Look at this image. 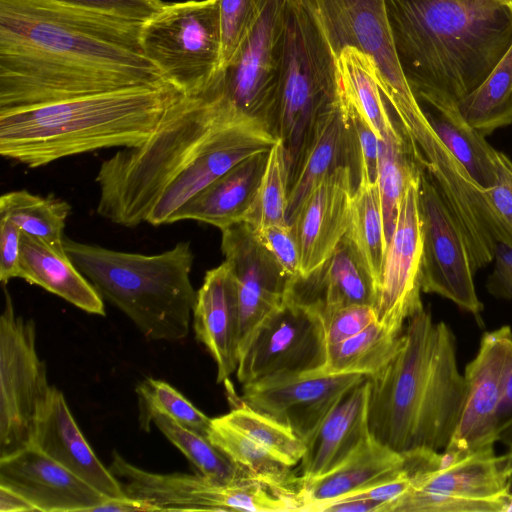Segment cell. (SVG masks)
Masks as SVG:
<instances>
[{"mask_svg": "<svg viewBox=\"0 0 512 512\" xmlns=\"http://www.w3.org/2000/svg\"><path fill=\"white\" fill-rule=\"evenodd\" d=\"M109 470L127 497L149 511H295L293 500L276 494L257 480L222 484L200 473L161 474L141 469L116 451Z\"/></svg>", "mask_w": 512, "mask_h": 512, "instance_id": "obj_11", "label": "cell"}, {"mask_svg": "<svg viewBox=\"0 0 512 512\" xmlns=\"http://www.w3.org/2000/svg\"><path fill=\"white\" fill-rule=\"evenodd\" d=\"M412 473L403 453L372 435L339 467L315 479L302 481L296 495L297 511L335 500Z\"/></svg>", "mask_w": 512, "mask_h": 512, "instance_id": "obj_27", "label": "cell"}, {"mask_svg": "<svg viewBox=\"0 0 512 512\" xmlns=\"http://www.w3.org/2000/svg\"><path fill=\"white\" fill-rule=\"evenodd\" d=\"M184 94L170 83L76 95L0 112V154L37 168L107 148L138 146Z\"/></svg>", "mask_w": 512, "mask_h": 512, "instance_id": "obj_4", "label": "cell"}, {"mask_svg": "<svg viewBox=\"0 0 512 512\" xmlns=\"http://www.w3.org/2000/svg\"><path fill=\"white\" fill-rule=\"evenodd\" d=\"M343 109L354 134L358 182H377L381 140L358 113L352 109Z\"/></svg>", "mask_w": 512, "mask_h": 512, "instance_id": "obj_43", "label": "cell"}, {"mask_svg": "<svg viewBox=\"0 0 512 512\" xmlns=\"http://www.w3.org/2000/svg\"><path fill=\"white\" fill-rule=\"evenodd\" d=\"M422 167L408 142L381 141L377 184L387 244L394 231L400 203L411 177Z\"/></svg>", "mask_w": 512, "mask_h": 512, "instance_id": "obj_39", "label": "cell"}, {"mask_svg": "<svg viewBox=\"0 0 512 512\" xmlns=\"http://www.w3.org/2000/svg\"><path fill=\"white\" fill-rule=\"evenodd\" d=\"M265 0H219L221 68L233 57L262 10Z\"/></svg>", "mask_w": 512, "mask_h": 512, "instance_id": "obj_42", "label": "cell"}, {"mask_svg": "<svg viewBox=\"0 0 512 512\" xmlns=\"http://www.w3.org/2000/svg\"><path fill=\"white\" fill-rule=\"evenodd\" d=\"M489 208L512 236V161L498 152L496 183L484 189Z\"/></svg>", "mask_w": 512, "mask_h": 512, "instance_id": "obj_47", "label": "cell"}, {"mask_svg": "<svg viewBox=\"0 0 512 512\" xmlns=\"http://www.w3.org/2000/svg\"><path fill=\"white\" fill-rule=\"evenodd\" d=\"M511 492L512 453L441 452L439 466L415 473L386 512H503Z\"/></svg>", "mask_w": 512, "mask_h": 512, "instance_id": "obj_9", "label": "cell"}, {"mask_svg": "<svg viewBox=\"0 0 512 512\" xmlns=\"http://www.w3.org/2000/svg\"><path fill=\"white\" fill-rule=\"evenodd\" d=\"M367 377L369 429L377 441L399 453L448 446L461 417L465 381L445 322H435L425 308L411 316L399 351Z\"/></svg>", "mask_w": 512, "mask_h": 512, "instance_id": "obj_3", "label": "cell"}, {"mask_svg": "<svg viewBox=\"0 0 512 512\" xmlns=\"http://www.w3.org/2000/svg\"><path fill=\"white\" fill-rule=\"evenodd\" d=\"M19 278L40 286L87 313L105 315L103 298L68 255L58 253L24 232L20 241Z\"/></svg>", "mask_w": 512, "mask_h": 512, "instance_id": "obj_29", "label": "cell"}, {"mask_svg": "<svg viewBox=\"0 0 512 512\" xmlns=\"http://www.w3.org/2000/svg\"><path fill=\"white\" fill-rule=\"evenodd\" d=\"M192 319L196 339L216 364L217 383L226 382L237 370L240 359L238 286L227 261L205 273L196 293Z\"/></svg>", "mask_w": 512, "mask_h": 512, "instance_id": "obj_23", "label": "cell"}, {"mask_svg": "<svg viewBox=\"0 0 512 512\" xmlns=\"http://www.w3.org/2000/svg\"><path fill=\"white\" fill-rule=\"evenodd\" d=\"M289 165L284 144L277 139L268 153L266 168L244 223L251 228L288 224Z\"/></svg>", "mask_w": 512, "mask_h": 512, "instance_id": "obj_40", "label": "cell"}, {"mask_svg": "<svg viewBox=\"0 0 512 512\" xmlns=\"http://www.w3.org/2000/svg\"><path fill=\"white\" fill-rule=\"evenodd\" d=\"M31 445L57 461L108 498H129L121 482L93 452L63 393L52 386Z\"/></svg>", "mask_w": 512, "mask_h": 512, "instance_id": "obj_24", "label": "cell"}, {"mask_svg": "<svg viewBox=\"0 0 512 512\" xmlns=\"http://www.w3.org/2000/svg\"><path fill=\"white\" fill-rule=\"evenodd\" d=\"M251 229L256 239L271 253L289 278L300 274L299 251L291 225Z\"/></svg>", "mask_w": 512, "mask_h": 512, "instance_id": "obj_44", "label": "cell"}, {"mask_svg": "<svg viewBox=\"0 0 512 512\" xmlns=\"http://www.w3.org/2000/svg\"><path fill=\"white\" fill-rule=\"evenodd\" d=\"M132 511H149L141 502L131 498H108L92 512H132Z\"/></svg>", "mask_w": 512, "mask_h": 512, "instance_id": "obj_53", "label": "cell"}, {"mask_svg": "<svg viewBox=\"0 0 512 512\" xmlns=\"http://www.w3.org/2000/svg\"><path fill=\"white\" fill-rule=\"evenodd\" d=\"M4 286L0 316V458L31 445L38 419L49 399L45 363L36 350L32 319L16 314Z\"/></svg>", "mask_w": 512, "mask_h": 512, "instance_id": "obj_10", "label": "cell"}, {"mask_svg": "<svg viewBox=\"0 0 512 512\" xmlns=\"http://www.w3.org/2000/svg\"><path fill=\"white\" fill-rule=\"evenodd\" d=\"M349 167L358 183L354 134L342 103L317 120L289 176L287 222L311 189L340 167Z\"/></svg>", "mask_w": 512, "mask_h": 512, "instance_id": "obj_26", "label": "cell"}, {"mask_svg": "<svg viewBox=\"0 0 512 512\" xmlns=\"http://www.w3.org/2000/svg\"><path fill=\"white\" fill-rule=\"evenodd\" d=\"M62 4L145 22L164 5L162 0H51Z\"/></svg>", "mask_w": 512, "mask_h": 512, "instance_id": "obj_46", "label": "cell"}, {"mask_svg": "<svg viewBox=\"0 0 512 512\" xmlns=\"http://www.w3.org/2000/svg\"><path fill=\"white\" fill-rule=\"evenodd\" d=\"M20 228L0 215V281L6 285L20 275Z\"/></svg>", "mask_w": 512, "mask_h": 512, "instance_id": "obj_48", "label": "cell"}, {"mask_svg": "<svg viewBox=\"0 0 512 512\" xmlns=\"http://www.w3.org/2000/svg\"><path fill=\"white\" fill-rule=\"evenodd\" d=\"M490 294L499 299L512 300V274L494 288Z\"/></svg>", "mask_w": 512, "mask_h": 512, "instance_id": "obj_55", "label": "cell"}, {"mask_svg": "<svg viewBox=\"0 0 512 512\" xmlns=\"http://www.w3.org/2000/svg\"><path fill=\"white\" fill-rule=\"evenodd\" d=\"M337 67L342 106L358 113L381 141H405L381 93L372 58L356 48L346 47L337 57Z\"/></svg>", "mask_w": 512, "mask_h": 512, "instance_id": "obj_31", "label": "cell"}, {"mask_svg": "<svg viewBox=\"0 0 512 512\" xmlns=\"http://www.w3.org/2000/svg\"><path fill=\"white\" fill-rule=\"evenodd\" d=\"M70 211L71 206L62 199L43 197L25 189L10 191L0 197V215L63 255L67 254L64 228Z\"/></svg>", "mask_w": 512, "mask_h": 512, "instance_id": "obj_34", "label": "cell"}, {"mask_svg": "<svg viewBox=\"0 0 512 512\" xmlns=\"http://www.w3.org/2000/svg\"><path fill=\"white\" fill-rule=\"evenodd\" d=\"M221 251L238 286L240 356L257 328L285 303L289 276L242 222L223 231Z\"/></svg>", "mask_w": 512, "mask_h": 512, "instance_id": "obj_19", "label": "cell"}, {"mask_svg": "<svg viewBox=\"0 0 512 512\" xmlns=\"http://www.w3.org/2000/svg\"><path fill=\"white\" fill-rule=\"evenodd\" d=\"M375 321V309L369 305H350L335 311L323 322L327 346L360 333Z\"/></svg>", "mask_w": 512, "mask_h": 512, "instance_id": "obj_45", "label": "cell"}, {"mask_svg": "<svg viewBox=\"0 0 512 512\" xmlns=\"http://www.w3.org/2000/svg\"><path fill=\"white\" fill-rule=\"evenodd\" d=\"M65 251L100 296L123 312L148 340L187 337L196 293L189 241L154 255L117 251L65 237Z\"/></svg>", "mask_w": 512, "mask_h": 512, "instance_id": "obj_6", "label": "cell"}, {"mask_svg": "<svg viewBox=\"0 0 512 512\" xmlns=\"http://www.w3.org/2000/svg\"><path fill=\"white\" fill-rule=\"evenodd\" d=\"M497 442L505 446L507 452L512 453V417L498 428Z\"/></svg>", "mask_w": 512, "mask_h": 512, "instance_id": "obj_54", "label": "cell"}, {"mask_svg": "<svg viewBox=\"0 0 512 512\" xmlns=\"http://www.w3.org/2000/svg\"><path fill=\"white\" fill-rule=\"evenodd\" d=\"M336 57L353 47L374 61L381 93L396 112L416 101L400 67L385 0H301Z\"/></svg>", "mask_w": 512, "mask_h": 512, "instance_id": "obj_12", "label": "cell"}, {"mask_svg": "<svg viewBox=\"0 0 512 512\" xmlns=\"http://www.w3.org/2000/svg\"><path fill=\"white\" fill-rule=\"evenodd\" d=\"M277 138L263 122L240 116L226 123L196 160L163 192L146 222L170 224L172 217L200 191L242 160L269 151Z\"/></svg>", "mask_w": 512, "mask_h": 512, "instance_id": "obj_18", "label": "cell"}, {"mask_svg": "<svg viewBox=\"0 0 512 512\" xmlns=\"http://www.w3.org/2000/svg\"><path fill=\"white\" fill-rule=\"evenodd\" d=\"M402 342L403 332H392L375 321L360 333L329 346L326 362L315 374L372 376L390 362Z\"/></svg>", "mask_w": 512, "mask_h": 512, "instance_id": "obj_33", "label": "cell"}, {"mask_svg": "<svg viewBox=\"0 0 512 512\" xmlns=\"http://www.w3.org/2000/svg\"><path fill=\"white\" fill-rule=\"evenodd\" d=\"M151 421L184 454L198 473L205 477L222 484L256 480L249 471L232 461L206 436L178 424L165 415L154 414Z\"/></svg>", "mask_w": 512, "mask_h": 512, "instance_id": "obj_37", "label": "cell"}, {"mask_svg": "<svg viewBox=\"0 0 512 512\" xmlns=\"http://www.w3.org/2000/svg\"><path fill=\"white\" fill-rule=\"evenodd\" d=\"M269 151L254 154L210 183L171 219L194 220L221 231L245 221L263 177Z\"/></svg>", "mask_w": 512, "mask_h": 512, "instance_id": "obj_28", "label": "cell"}, {"mask_svg": "<svg viewBox=\"0 0 512 512\" xmlns=\"http://www.w3.org/2000/svg\"><path fill=\"white\" fill-rule=\"evenodd\" d=\"M377 298L376 281L346 234L319 266L290 277L285 293V303L318 316L322 322L346 306L375 307Z\"/></svg>", "mask_w": 512, "mask_h": 512, "instance_id": "obj_20", "label": "cell"}, {"mask_svg": "<svg viewBox=\"0 0 512 512\" xmlns=\"http://www.w3.org/2000/svg\"><path fill=\"white\" fill-rule=\"evenodd\" d=\"M493 260L495 262L494 269L486 282V289L489 293L512 274V244L497 242Z\"/></svg>", "mask_w": 512, "mask_h": 512, "instance_id": "obj_50", "label": "cell"}, {"mask_svg": "<svg viewBox=\"0 0 512 512\" xmlns=\"http://www.w3.org/2000/svg\"><path fill=\"white\" fill-rule=\"evenodd\" d=\"M327 350L322 320L284 303L254 332L236 376L243 386L276 376L316 373L326 362Z\"/></svg>", "mask_w": 512, "mask_h": 512, "instance_id": "obj_14", "label": "cell"}, {"mask_svg": "<svg viewBox=\"0 0 512 512\" xmlns=\"http://www.w3.org/2000/svg\"><path fill=\"white\" fill-rule=\"evenodd\" d=\"M341 103L337 57L301 0H286L270 130L284 144L289 176L322 114Z\"/></svg>", "mask_w": 512, "mask_h": 512, "instance_id": "obj_7", "label": "cell"}, {"mask_svg": "<svg viewBox=\"0 0 512 512\" xmlns=\"http://www.w3.org/2000/svg\"><path fill=\"white\" fill-rule=\"evenodd\" d=\"M396 55L415 98L457 104L512 44V3L385 0Z\"/></svg>", "mask_w": 512, "mask_h": 512, "instance_id": "obj_2", "label": "cell"}, {"mask_svg": "<svg viewBox=\"0 0 512 512\" xmlns=\"http://www.w3.org/2000/svg\"><path fill=\"white\" fill-rule=\"evenodd\" d=\"M416 99L436 134L475 183L484 189L492 187L497 180L499 151L467 123L456 102L437 96Z\"/></svg>", "mask_w": 512, "mask_h": 512, "instance_id": "obj_30", "label": "cell"}, {"mask_svg": "<svg viewBox=\"0 0 512 512\" xmlns=\"http://www.w3.org/2000/svg\"><path fill=\"white\" fill-rule=\"evenodd\" d=\"M356 181L349 167L321 179L307 194L291 225L299 251L300 274L324 262L348 230Z\"/></svg>", "mask_w": 512, "mask_h": 512, "instance_id": "obj_22", "label": "cell"}, {"mask_svg": "<svg viewBox=\"0 0 512 512\" xmlns=\"http://www.w3.org/2000/svg\"><path fill=\"white\" fill-rule=\"evenodd\" d=\"M0 485L41 512H92L108 499L33 445L0 458Z\"/></svg>", "mask_w": 512, "mask_h": 512, "instance_id": "obj_21", "label": "cell"}, {"mask_svg": "<svg viewBox=\"0 0 512 512\" xmlns=\"http://www.w3.org/2000/svg\"><path fill=\"white\" fill-rule=\"evenodd\" d=\"M493 1L502 2V3H512V0H493Z\"/></svg>", "mask_w": 512, "mask_h": 512, "instance_id": "obj_57", "label": "cell"}, {"mask_svg": "<svg viewBox=\"0 0 512 512\" xmlns=\"http://www.w3.org/2000/svg\"><path fill=\"white\" fill-rule=\"evenodd\" d=\"M419 206L423 249L421 289L452 301L465 312L480 317L483 303L478 298L467 242L445 205L433 180L420 174Z\"/></svg>", "mask_w": 512, "mask_h": 512, "instance_id": "obj_13", "label": "cell"}, {"mask_svg": "<svg viewBox=\"0 0 512 512\" xmlns=\"http://www.w3.org/2000/svg\"><path fill=\"white\" fill-rule=\"evenodd\" d=\"M136 393L139 399L140 424L143 429L149 431L152 416L161 414L207 437L212 418L197 409L167 382L147 378L137 386Z\"/></svg>", "mask_w": 512, "mask_h": 512, "instance_id": "obj_41", "label": "cell"}, {"mask_svg": "<svg viewBox=\"0 0 512 512\" xmlns=\"http://www.w3.org/2000/svg\"><path fill=\"white\" fill-rule=\"evenodd\" d=\"M240 116L245 115L220 97L214 82L203 92L184 95L148 140L122 148L101 163L95 178L96 212L129 228L146 222L165 189L221 127Z\"/></svg>", "mask_w": 512, "mask_h": 512, "instance_id": "obj_5", "label": "cell"}, {"mask_svg": "<svg viewBox=\"0 0 512 512\" xmlns=\"http://www.w3.org/2000/svg\"><path fill=\"white\" fill-rule=\"evenodd\" d=\"M512 355L508 325L485 332L475 357L464 372L465 397L461 417L445 454L492 449L497 443V410Z\"/></svg>", "mask_w": 512, "mask_h": 512, "instance_id": "obj_16", "label": "cell"}, {"mask_svg": "<svg viewBox=\"0 0 512 512\" xmlns=\"http://www.w3.org/2000/svg\"><path fill=\"white\" fill-rule=\"evenodd\" d=\"M361 374H294L243 385L241 399L253 409L289 427L305 443L355 385Z\"/></svg>", "mask_w": 512, "mask_h": 512, "instance_id": "obj_17", "label": "cell"}, {"mask_svg": "<svg viewBox=\"0 0 512 512\" xmlns=\"http://www.w3.org/2000/svg\"><path fill=\"white\" fill-rule=\"evenodd\" d=\"M421 170L411 177L404 191L396 225L387 244L374 307L376 321L395 333H402L404 323L424 308L421 300Z\"/></svg>", "mask_w": 512, "mask_h": 512, "instance_id": "obj_15", "label": "cell"}, {"mask_svg": "<svg viewBox=\"0 0 512 512\" xmlns=\"http://www.w3.org/2000/svg\"><path fill=\"white\" fill-rule=\"evenodd\" d=\"M144 22L51 0H0V112L167 82Z\"/></svg>", "mask_w": 512, "mask_h": 512, "instance_id": "obj_1", "label": "cell"}, {"mask_svg": "<svg viewBox=\"0 0 512 512\" xmlns=\"http://www.w3.org/2000/svg\"><path fill=\"white\" fill-rule=\"evenodd\" d=\"M37 511L26 498L14 490L0 485V512H33Z\"/></svg>", "mask_w": 512, "mask_h": 512, "instance_id": "obj_51", "label": "cell"}, {"mask_svg": "<svg viewBox=\"0 0 512 512\" xmlns=\"http://www.w3.org/2000/svg\"><path fill=\"white\" fill-rule=\"evenodd\" d=\"M146 58L184 95L205 91L221 69L219 0L164 3L141 30Z\"/></svg>", "mask_w": 512, "mask_h": 512, "instance_id": "obj_8", "label": "cell"}, {"mask_svg": "<svg viewBox=\"0 0 512 512\" xmlns=\"http://www.w3.org/2000/svg\"><path fill=\"white\" fill-rule=\"evenodd\" d=\"M346 235L358 249L379 286L387 241L377 182H358L352 196Z\"/></svg>", "mask_w": 512, "mask_h": 512, "instance_id": "obj_36", "label": "cell"}, {"mask_svg": "<svg viewBox=\"0 0 512 512\" xmlns=\"http://www.w3.org/2000/svg\"><path fill=\"white\" fill-rule=\"evenodd\" d=\"M368 377L351 388L326 415L300 461L301 480L323 476L344 463L370 436Z\"/></svg>", "mask_w": 512, "mask_h": 512, "instance_id": "obj_25", "label": "cell"}, {"mask_svg": "<svg viewBox=\"0 0 512 512\" xmlns=\"http://www.w3.org/2000/svg\"><path fill=\"white\" fill-rule=\"evenodd\" d=\"M219 419L290 467L299 464L306 451L305 442L289 427L253 409L241 398Z\"/></svg>", "mask_w": 512, "mask_h": 512, "instance_id": "obj_38", "label": "cell"}, {"mask_svg": "<svg viewBox=\"0 0 512 512\" xmlns=\"http://www.w3.org/2000/svg\"><path fill=\"white\" fill-rule=\"evenodd\" d=\"M458 108L467 123L486 137L512 124V44Z\"/></svg>", "mask_w": 512, "mask_h": 512, "instance_id": "obj_35", "label": "cell"}, {"mask_svg": "<svg viewBox=\"0 0 512 512\" xmlns=\"http://www.w3.org/2000/svg\"><path fill=\"white\" fill-rule=\"evenodd\" d=\"M512 417V355L504 377L501 398L497 410V427ZM497 428V430H498Z\"/></svg>", "mask_w": 512, "mask_h": 512, "instance_id": "obj_52", "label": "cell"}, {"mask_svg": "<svg viewBox=\"0 0 512 512\" xmlns=\"http://www.w3.org/2000/svg\"><path fill=\"white\" fill-rule=\"evenodd\" d=\"M207 438L232 461L249 471L256 480L276 494L290 498L297 503L296 495L302 480L301 477H296L292 467L284 464L265 448L222 422L219 417L212 418Z\"/></svg>", "mask_w": 512, "mask_h": 512, "instance_id": "obj_32", "label": "cell"}, {"mask_svg": "<svg viewBox=\"0 0 512 512\" xmlns=\"http://www.w3.org/2000/svg\"><path fill=\"white\" fill-rule=\"evenodd\" d=\"M503 512H512V492L505 504L504 511Z\"/></svg>", "mask_w": 512, "mask_h": 512, "instance_id": "obj_56", "label": "cell"}, {"mask_svg": "<svg viewBox=\"0 0 512 512\" xmlns=\"http://www.w3.org/2000/svg\"><path fill=\"white\" fill-rule=\"evenodd\" d=\"M383 507L374 500L343 497L313 505L306 512H382Z\"/></svg>", "mask_w": 512, "mask_h": 512, "instance_id": "obj_49", "label": "cell"}]
</instances>
